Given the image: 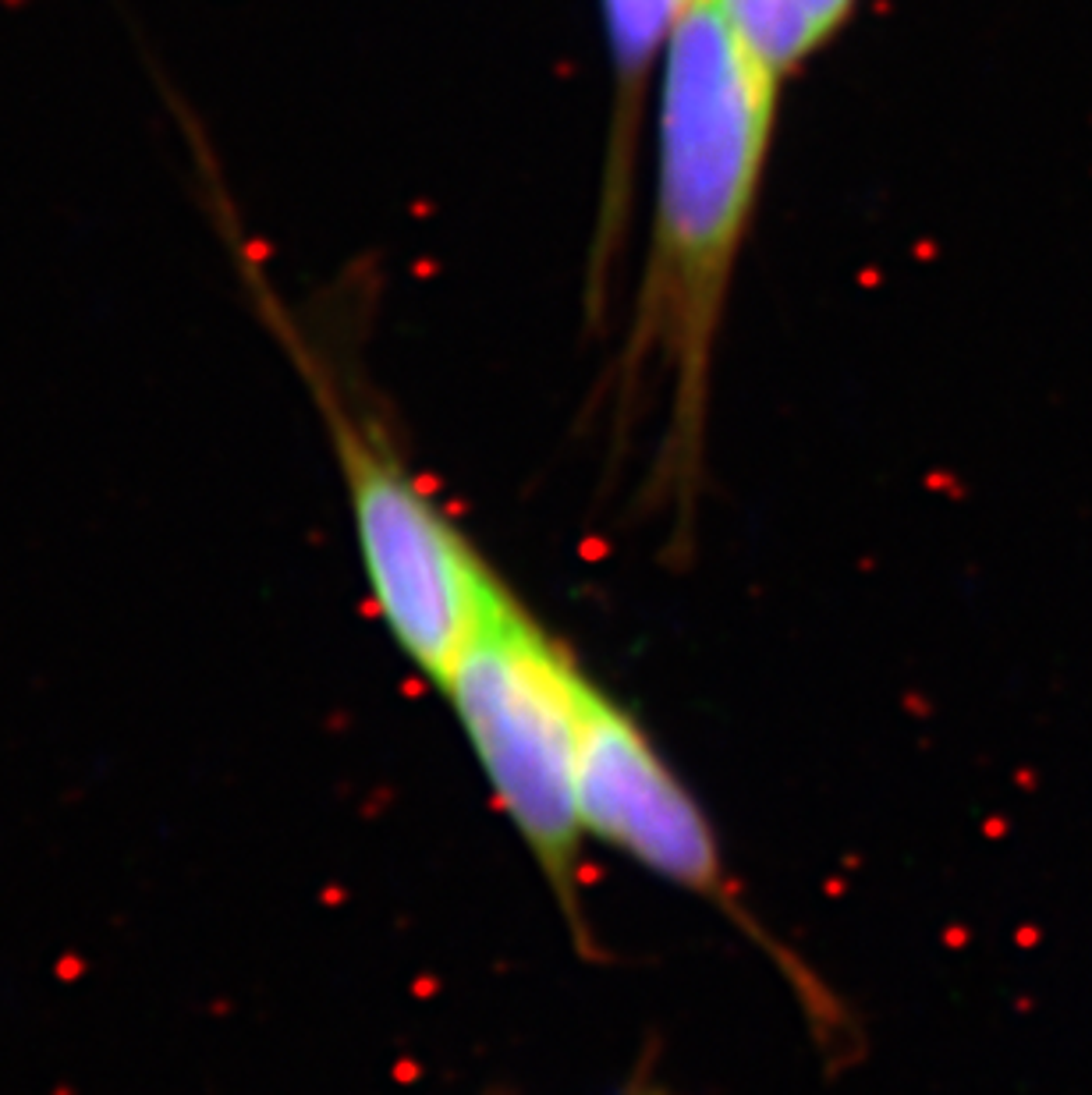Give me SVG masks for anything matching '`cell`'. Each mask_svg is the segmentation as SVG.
Here are the masks:
<instances>
[{
	"label": "cell",
	"mask_w": 1092,
	"mask_h": 1095,
	"mask_svg": "<svg viewBox=\"0 0 1092 1095\" xmlns=\"http://www.w3.org/2000/svg\"><path fill=\"white\" fill-rule=\"evenodd\" d=\"M653 206L635 305L614 365L621 412L664 398L660 493L688 507L706 454L713 369L784 85L695 0L660 64Z\"/></svg>",
	"instance_id": "6da1fadb"
},
{
	"label": "cell",
	"mask_w": 1092,
	"mask_h": 1095,
	"mask_svg": "<svg viewBox=\"0 0 1092 1095\" xmlns=\"http://www.w3.org/2000/svg\"><path fill=\"white\" fill-rule=\"evenodd\" d=\"M586 667L500 586L440 691L476 755L500 816L519 833L582 950H593L582 907L578 748Z\"/></svg>",
	"instance_id": "7a4b0ae2"
},
{
	"label": "cell",
	"mask_w": 1092,
	"mask_h": 1095,
	"mask_svg": "<svg viewBox=\"0 0 1092 1095\" xmlns=\"http://www.w3.org/2000/svg\"><path fill=\"white\" fill-rule=\"evenodd\" d=\"M260 301L334 443L372 607L401 657L440 688L504 578L408 468L384 422L348 394L277 294L260 284Z\"/></svg>",
	"instance_id": "3957f363"
},
{
	"label": "cell",
	"mask_w": 1092,
	"mask_h": 1095,
	"mask_svg": "<svg viewBox=\"0 0 1092 1095\" xmlns=\"http://www.w3.org/2000/svg\"><path fill=\"white\" fill-rule=\"evenodd\" d=\"M578 805L586 837L603 840L650 876L716 907L766 954L780 957L777 943L766 940L745 911L702 805L653 745L650 731L593 674L582 691ZM784 968L813 1007L819 985L792 961H784Z\"/></svg>",
	"instance_id": "277c9868"
},
{
	"label": "cell",
	"mask_w": 1092,
	"mask_h": 1095,
	"mask_svg": "<svg viewBox=\"0 0 1092 1095\" xmlns=\"http://www.w3.org/2000/svg\"><path fill=\"white\" fill-rule=\"evenodd\" d=\"M738 47L780 85L826 50L859 11V0H706Z\"/></svg>",
	"instance_id": "5b68a950"
},
{
	"label": "cell",
	"mask_w": 1092,
	"mask_h": 1095,
	"mask_svg": "<svg viewBox=\"0 0 1092 1095\" xmlns=\"http://www.w3.org/2000/svg\"><path fill=\"white\" fill-rule=\"evenodd\" d=\"M635 1095H660V1092H653V1089H642V1092H635Z\"/></svg>",
	"instance_id": "8992f818"
}]
</instances>
